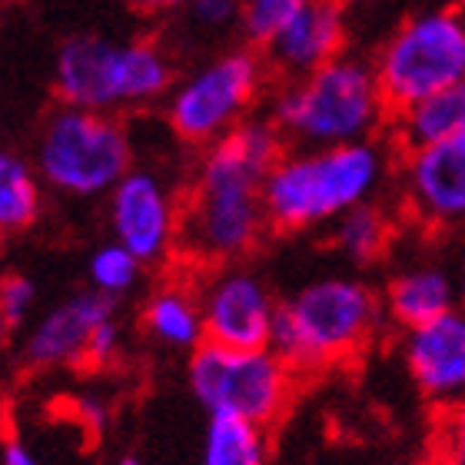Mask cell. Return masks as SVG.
Wrapping results in <instances>:
<instances>
[{"label": "cell", "instance_id": "1", "mask_svg": "<svg viewBox=\"0 0 465 465\" xmlns=\"http://www.w3.org/2000/svg\"><path fill=\"white\" fill-rule=\"evenodd\" d=\"M282 156L286 140L272 120H246L206 146L176 230L190 260L226 266L256 250L262 230H270L262 183Z\"/></svg>", "mask_w": 465, "mask_h": 465}, {"label": "cell", "instance_id": "2", "mask_svg": "<svg viewBox=\"0 0 465 465\" xmlns=\"http://www.w3.org/2000/svg\"><path fill=\"white\" fill-rule=\"evenodd\" d=\"M386 166V146L376 140L286 153L262 183L266 223L276 232H296L340 220L372 200Z\"/></svg>", "mask_w": 465, "mask_h": 465}, {"label": "cell", "instance_id": "3", "mask_svg": "<svg viewBox=\"0 0 465 465\" xmlns=\"http://www.w3.org/2000/svg\"><path fill=\"white\" fill-rule=\"evenodd\" d=\"M382 322V296L369 282L326 276L276 306L270 349L296 376H306L356 359Z\"/></svg>", "mask_w": 465, "mask_h": 465}, {"label": "cell", "instance_id": "4", "mask_svg": "<svg viewBox=\"0 0 465 465\" xmlns=\"http://www.w3.org/2000/svg\"><path fill=\"white\" fill-rule=\"evenodd\" d=\"M272 124L286 143L302 150L372 140L389 110L372 60L342 54L302 80H290L272 100Z\"/></svg>", "mask_w": 465, "mask_h": 465}, {"label": "cell", "instance_id": "5", "mask_svg": "<svg viewBox=\"0 0 465 465\" xmlns=\"http://www.w3.org/2000/svg\"><path fill=\"white\" fill-rule=\"evenodd\" d=\"M173 84V64L163 47L146 40L97 37L77 34L67 37L57 54L54 90L64 107L100 110L110 114L126 104H150L160 100Z\"/></svg>", "mask_w": 465, "mask_h": 465}, {"label": "cell", "instance_id": "6", "mask_svg": "<svg viewBox=\"0 0 465 465\" xmlns=\"http://www.w3.org/2000/svg\"><path fill=\"white\" fill-rule=\"evenodd\" d=\"M372 67L389 114L465 84V14L456 4L409 14L379 47Z\"/></svg>", "mask_w": 465, "mask_h": 465}, {"label": "cell", "instance_id": "7", "mask_svg": "<svg viewBox=\"0 0 465 465\" xmlns=\"http://www.w3.org/2000/svg\"><path fill=\"white\" fill-rule=\"evenodd\" d=\"M134 163L126 126L114 114L60 107L44 124L37 143V173L70 196L110 193Z\"/></svg>", "mask_w": 465, "mask_h": 465}, {"label": "cell", "instance_id": "8", "mask_svg": "<svg viewBox=\"0 0 465 465\" xmlns=\"http://www.w3.org/2000/svg\"><path fill=\"white\" fill-rule=\"evenodd\" d=\"M190 392L210 416L276 426L296 392V372L272 349H223L203 342L186 366Z\"/></svg>", "mask_w": 465, "mask_h": 465}, {"label": "cell", "instance_id": "9", "mask_svg": "<svg viewBox=\"0 0 465 465\" xmlns=\"http://www.w3.org/2000/svg\"><path fill=\"white\" fill-rule=\"evenodd\" d=\"M262 87V64L252 50H232L196 70L170 97L166 120L183 143L210 146L242 124Z\"/></svg>", "mask_w": 465, "mask_h": 465}, {"label": "cell", "instance_id": "10", "mask_svg": "<svg viewBox=\"0 0 465 465\" xmlns=\"http://www.w3.org/2000/svg\"><path fill=\"white\" fill-rule=\"evenodd\" d=\"M399 180L412 220L429 230L465 226V124L446 143L402 156Z\"/></svg>", "mask_w": 465, "mask_h": 465}, {"label": "cell", "instance_id": "11", "mask_svg": "<svg viewBox=\"0 0 465 465\" xmlns=\"http://www.w3.org/2000/svg\"><path fill=\"white\" fill-rule=\"evenodd\" d=\"M206 342L223 349H270L276 306L266 282L250 270H223L200 296Z\"/></svg>", "mask_w": 465, "mask_h": 465}, {"label": "cell", "instance_id": "12", "mask_svg": "<svg viewBox=\"0 0 465 465\" xmlns=\"http://www.w3.org/2000/svg\"><path fill=\"white\" fill-rule=\"evenodd\" d=\"M402 362L439 416L465 402V310L402 332Z\"/></svg>", "mask_w": 465, "mask_h": 465}, {"label": "cell", "instance_id": "13", "mask_svg": "<svg viewBox=\"0 0 465 465\" xmlns=\"http://www.w3.org/2000/svg\"><path fill=\"white\" fill-rule=\"evenodd\" d=\"M110 223L124 250L134 252L140 262H156L176 242L180 210L160 183V176L150 170H130L110 190Z\"/></svg>", "mask_w": 465, "mask_h": 465}, {"label": "cell", "instance_id": "14", "mask_svg": "<svg viewBox=\"0 0 465 465\" xmlns=\"http://www.w3.org/2000/svg\"><path fill=\"white\" fill-rule=\"evenodd\" d=\"M116 302L97 290L77 292L30 330L24 342V362L30 369H84L90 336L100 322L114 320Z\"/></svg>", "mask_w": 465, "mask_h": 465}, {"label": "cell", "instance_id": "15", "mask_svg": "<svg viewBox=\"0 0 465 465\" xmlns=\"http://www.w3.org/2000/svg\"><path fill=\"white\" fill-rule=\"evenodd\" d=\"M346 54V7L342 0H306V7L266 47L270 67L302 80Z\"/></svg>", "mask_w": 465, "mask_h": 465}, {"label": "cell", "instance_id": "16", "mask_svg": "<svg viewBox=\"0 0 465 465\" xmlns=\"http://www.w3.org/2000/svg\"><path fill=\"white\" fill-rule=\"evenodd\" d=\"M459 306V280L436 262L399 270L382 290V312L396 330L409 332Z\"/></svg>", "mask_w": 465, "mask_h": 465}, {"label": "cell", "instance_id": "17", "mask_svg": "<svg viewBox=\"0 0 465 465\" xmlns=\"http://www.w3.org/2000/svg\"><path fill=\"white\" fill-rule=\"evenodd\" d=\"M465 124V84L439 90L432 97L419 100L412 107L389 114L386 134L399 156L426 150V146L446 143Z\"/></svg>", "mask_w": 465, "mask_h": 465}, {"label": "cell", "instance_id": "18", "mask_svg": "<svg viewBox=\"0 0 465 465\" xmlns=\"http://www.w3.org/2000/svg\"><path fill=\"white\" fill-rule=\"evenodd\" d=\"M143 330L160 346L196 352L206 342L200 296H193L186 286L156 290L143 306Z\"/></svg>", "mask_w": 465, "mask_h": 465}, {"label": "cell", "instance_id": "19", "mask_svg": "<svg viewBox=\"0 0 465 465\" xmlns=\"http://www.w3.org/2000/svg\"><path fill=\"white\" fill-rule=\"evenodd\" d=\"M200 465H270V429L240 416H210Z\"/></svg>", "mask_w": 465, "mask_h": 465}, {"label": "cell", "instance_id": "20", "mask_svg": "<svg viewBox=\"0 0 465 465\" xmlns=\"http://www.w3.org/2000/svg\"><path fill=\"white\" fill-rule=\"evenodd\" d=\"M396 236V223L392 216L379 203H362L356 210H349L336 220V246L346 252L349 260L359 266L382 260L389 252V242Z\"/></svg>", "mask_w": 465, "mask_h": 465}, {"label": "cell", "instance_id": "21", "mask_svg": "<svg viewBox=\"0 0 465 465\" xmlns=\"http://www.w3.org/2000/svg\"><path fill=\"white\" fill-rule=\"evenodd\" d=\"M40 216L37 173L20 156L0 150V236L24 232Z\"/></svg>", "mask_w": 465, "mask_h": 465}, {"label": "cell", "instance_id": "22", "mask_svg": "<svg viewBox=\"0 0 465 465\" xmlns=\"http://www.w3.org/2000/svg\"><path fill=\"white\" fill-rule=\"evenodd\" d=\"M140 266L143 262L136 260L134 252L124 250L120 242H110V246H100L94 256H90V282L94 290L104 292V296H120V292L134 290L136 280H140Z\"/></svg>", "mask_w": 465, "mask_h": 465}, {"label": "cell", "instance_id": "23", "mask_svg": "<svg viewBox=\"0 0 465 465\" xmlns=\"http://www.w3.org/2000/svg\"><path fill=\"white\" fill-rule=\"evenodd\" d=\"M302 7H306V0H246L240 14V27L252 47L266 50L272 44V37H276Z\"/></svg>", "mask_w": 465, "mask_h": 465}, {"label": "cell", "instance_id": "24", "mask_svg": "<svg viewBox=\"0 0 465 465\" xmlns=\"http://www.w3.org/2000/svg\"><path fill=\"white\" fill-rule=\"evenodd\" d=\"M34 300H37V290L24 272L0 276V316L10 330H17L20 322L27 320L30 310H34Z\"/></svg>", "mask_w": 465, "mask_h": 465}, {"label": "cell", "instance_id": "25", "mask_svg": "<svg viewBox=\"0 0 465 465\" xmlns=\"http://www.w3.org/2000/svg\"><path fill=\"white\" fill-rule=\"evenodd\" d=\"M436 456L449 465H465V402L439 416Z\"/></svg>", "mask_w": 465, "mask_h": 465}, {"label": "cell", "instance_id": "26", "mask_svg": "<svg viewBox=\"0 0 465 465\" xmlns=\"http://www.w3.org/2000/svg\"><path fill=\"white\" fill-rule=\"evenodd\" d=\"M116 356H120V326H116V320H107L90 336L84 369H107L116 362Z\"/></svg>", "mask_w": 465, "mask_h": 465}, {"label": "cell", "instance_id": "27", "mask_svg": "<svg viewBox=\"0 0 465 465\" xmlns=\"http://www.w3.org/2000/svg\"><path fill=\"white\" fill-rule=\"evenodd\" d=\"M190 14H193V20L203 24V27H226L232 20H240L242 4L240 0H193V4H190Z\"/></svg>", "mask_w": 465, "mask_h": 465}, {"label": "cell", "instance_id": "28", "mask_svg": "<svg viewBox=\"0 0 465 465\" xmlns=\"http://www.w3.org/2000/svg\"><path fill=\"white\" fill-rule=\"evenodd\" d=\"M0 465H40V459L30 452L24 439L7 436L4 439V449H0Z\"/></svg>", "mask_w": 465, "mask_h": 465}, {"label": "cell", "instance_id": "29", "mask_svg": "<svg viewBox=\"0 0 465 465\" xmlns=\"http://www.w3.org/2000/svg\"><path fill=\"white\" fill-rule=\"evenodd\" d=\"M126 7L140 10V14H166V10H180L190 7L193 0H124Z\"/></svg>", "mask_w": 465, "mask_h": 465}, {"label": "cell", "instance_id": "30", "mask_svg": "<svg viewBox=\"0 0 465 465\" xmlns=\"http://www.w3.org/2000/svg\"><path fill=\"white\" fill-rule=\"evenodd\" d=\"M456 280H459V306L465 310V260H462V270H459Z\"/></svg>", "mask_w": 465, "mask_h": 465}, {"label": "cell", "instance_id": "31", "mask_svg": "<svg viewBox=\"0 0 465 465\" xmlns=\"http://www.w3.org/2000/svg\"><path fill=\"white\" fill-rule=\"evenodd\" d=\"M10 332H14V330H10L7 322H4V316H0V352H4V346H7V340H10Z\"/></svg>", "mask_w": 465, "mask_h": 465}, {"label": "cell", "instance_id": "32", "mask_svg": "<svg viewBox=\"0 0 465 465\" xmlns=\"http://www.w3.org/2000/svg\"><path fill=\"white\" fill-rule=\"evenodd\" d=\"M116 465H143V462H140V459H134V456H126V459H120Z\"/></svg>", "mask_w": 465, "mask_h": 465}, {"label": "cell", "instance_id": "33", "mask_svg": "<svg viewBox=\"0 0 465 465\" xmlns=\"http://www.w3.org/2000/svg\"><path fill=\"white\" fill-rule=\"evenodd\" d=\"M429 465H449V462H446V459H439V456H432V462H429Z\"/></svg>", "mask_w": 465, "mask_h": 465}, {"label": "cell", "instance_id": "34", "mask_svg": "<svg viewBox=\"0 0 465 465\" xmlns=\"http://www.w3.org/2000/svg\"><path fill=\"white\" fill-rule=\"evenodd\" d=\"M456 7H459V10H462V14H465V0H456Z\"/></svg>", "mask_w": 465, "mask_h": 465}]
</instances>
